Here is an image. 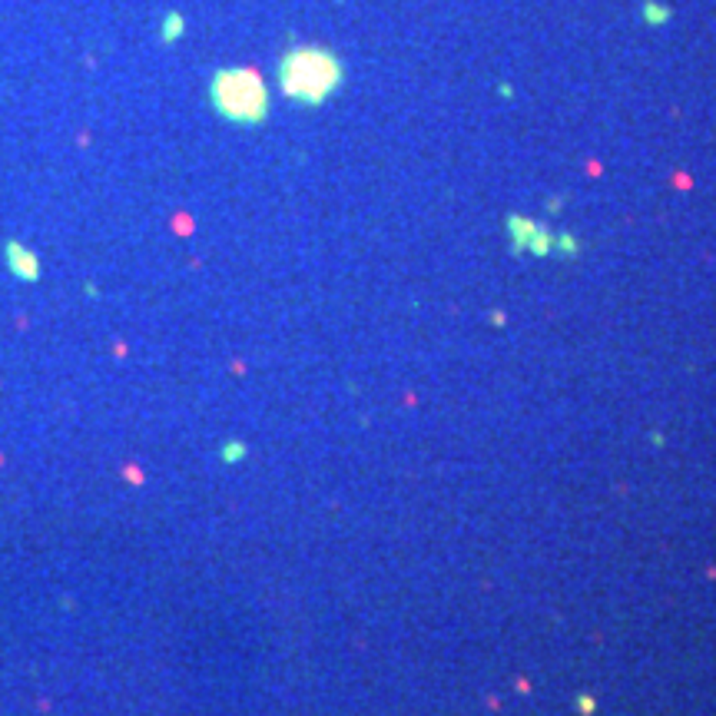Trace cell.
I'll return each mask as SVG.
<instances>
[{"instance_id":"cell-1","label":"cell","mask_w":716,"mask_h":716,"mask_svg":"<svg viewBox=\"0 0 716 716\" xmlns=\"http://www.w3.org/2000/svg\"><path fill=\"white\" fill-rule=\"evenodd\" d=\"M276 83L279 93L299 107H322L342 90L345 83V63L335 50L319 43H295L289 47L276 63Z\"/></svg>"},{"instance_id":"cell-2","label":"cell","mask_w":716,"mask_h":716,"mask_svg":"<svg viewBox=\"0 0 716 716\" xmlns=\"http://www.w3.org/2000/svg\"><path fill=\"white\" fill-rule=\"evenodd\" d=\"M209 107L232 126H262L272 113V93L259 70L252 67H219L209 76Z\"/></svg>"},{"instance_id":"cell-3","label":"cell","mask_w":716,"mask_h":716,"mask_svg":"<svg viewBox=\"0 0 716 716\" xmlns=\"http://www.w3.org/2000/svg\"><path fill=\"white\" fill-rule=\"evenodd\" d=\"M508 236L514 252H530V256H554V232L528 216H508Z\"/></svg>"},{"instance_id":"cell-4","label":"cell","mask_w":716,"mask_h":716,"mask_svg":"<svg viewBox=\"0 0 716 716\" xmlns=\"http://www.w3.org/2000/svg\"><path fill=\"white\" fill-rule=\"evenodd\" d=\"M0 256H3V265H7V272L17 279V282H40V272H43V265H40V256L30 249L27 243H20V239H7L3 243V249H0Z\"/></svg>"},{"instance_id":"cell-5","label":"cell","mask_w":716,"mask_h":716,"mask_svg":"<svg viewBox=\"0 0 716 716\" xmlns=\"http://www.w3.org/2000/svg\"><path fill=\"white\" fill-rule=\"evenodd\" d=\"M183 37H186V17H183L179 10H166V14H159V23H156V40H159L163 47H172V43H179Z\"/></svg>"},{"instance_id":"cell-6","label":"cell","mask_w":716,"mask_h":716,"mask_svg":"<svg viewBox=\"0 0 716 716\" xmlns=\"http://www.w3.org/2000/svg\"><path fill=\"white\" fill-rule=\"evenodd\" d=\"M219 458L226 461V465H239L245 458V445L243 441H226L223 448H219Z\"/></svg>"},{"instance_id":"cell-7","label":"cell","mask_w":716,"mask_h":716,"mask_svg":"<svg viewBox=\"0 0 716 716\" xmlns=\"http://www.w3.org/2000/svg\"><path fill=\"white\" fill-rule=\"evenodd\" d=\"M643 17L650 20V23H657V20L667 17V10H660V7H653V3H643Z\"/></svg>"},{"instance_id":"cell-8","label":"cell","mask_w":716,"mask_h":716,"mask_svg":"<svg viewBox=\"0 0 716 716\" xmlns=\"http://www.w3.org/2000/svg\"><path fill=\"white\" fill-rule=\"evenodd\" d=\"M581 710H584V713H594V700L581 697Z\"/></svg>"}]
</instances>
